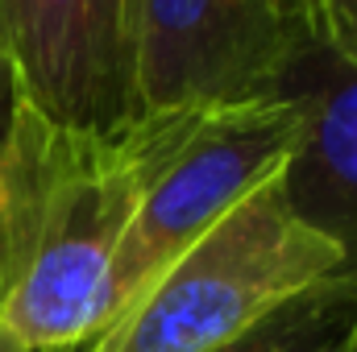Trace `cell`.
Here are the masks:
<instances>
[{
  "instance_id": "cell-1",
  "label": "cell",
  "mask_w": 357,
  "mask_h": 352,
  "mask_svg": "<svg viewBox=\"0 0 357 352\" xmlns=\"http://www.w3.org/2000/svg\"><path fill=\"white\" fill-rule=\"evenodd\" d=\"M142 166V116L67 129L17 104L0 154V328L21 352L84 349L108 328Z\"/></svg>"
},
{
  "instance_id": "cell-2",
  "label": "cell",
  "mask_w": 357,
  "mask_h": 352,
  "mask_svg": "<svg viewBox=\"0 0 357 352\" xmlns=\"http://www.w3.org/2000/svg\"><path fill=\"white\" fill-rule=\"evenodd\" d=\"M341 273V249L295 216L274 175L79 352H216L274 307Z\"/></svg>"
},
{
  "instance_id": "cell-3",
  "label": "cell",
  "mask_w": 357,
  "mask_h": 352,
  "mask_svg": "<svg viewBox=\"0 0 357 352\" xmlns=\"http://www.w3.org/2000/svg\"><path fill=\"white\" fill-rule=\"evenodd\" d=\"M142 120L146 166L112 257V319L241 199L282 175L299 141V108L287 95Z\"/></svg>"
},
{
  "instance_id": "cell-4",
  "label": "cell",
  "mask_w": 357,
  "mask_h": 352,
  "mask_svg": "<svg viewBox=\"0 0 357 352\" xmlns=\"http://www.w3.org/2000/svg\"><path fill=\"white\" fill-rule=\"evenodd\" d=\"M125 112L229 108L278 95L312 42L307 0H125Z\"/></svg>"
},
{
  "instance_id": "cell-5",
  "label": "cell",
  "mask_w": 357,
  "mask_h": 352,
  "mask_svg": "<svg viewBox=\"0 0 357 352\" xmlns=\"http://www.w3.org/2000/svg\"><path fill=\"white\" fill-rule=\"evenodd\" d=\"M125 0H0V42L29 108L67 129H116L125 112Z\"/></svg>"
},
{
  "instance_id": "cell-6",
  "label": "cell",
  "mask_w": 357,
  "mask_h": 352,
  "mask_svg": "<svg viewBox=\"0 0 357 352\" xmlns=\"http://www.w3.org/2000/svg\"><path fill=\"white\" fill-rule=\"evenodd\" d=\"M278 95L299 108V141L278 182L295 216L324 232L357 278V67L312 38Z\"/></svg>"
},
{
  "instance_id": "cell-7",
  "label": "cell",
  "mask_w": 357,
  "mask_h": 352,
  "mask_svg": "<svg viewBox=\"0 0 357 352\" xmlns=\"http://www.w3.org/2000/svg\"><path fill=\"white\" fill-rule=\"evenodd\" d=\"M216 352H357V278H328Z\"/></svg>"
},
{
  "instance_id": "cell-8",
  "label": "cell",
  "mask_w": 357,
  "mask_h": 352,
  "mask_svg": "<svg viewBox=\"0 0 357 352\" xmlns=\"http://www.w3.org/2000/svg\"><path fill=\"white\" fill-rule=\"evenodd\" d=\"M312 38L341 58L345 67H357V0H307Z\"/></svg>"
},
{
  "instance_id": "cell-9",
  "label": "cell",
  "mask_w": 357,
  "mask_h": 352,
  "mask_svg": "<svg viewBox=\"0 0 357 352\" xmlns=\"http://www.w3.org/2000/svg\"><path fill=\"white\" fill-rule=\"evenodd\" d=\"M17 104H21L17 71H13V58H8V50H4V42H0V154H4V141H8V129H13Z\"/></svg>"
},
{
  "instance_id": "cell-10",
  "label": "cell",
  "mask_w": 357,
  "mask_h": 352,
  "mask_svg": "<svg viewBox=\"0 0 357 352\" xmlns=\"http://www.w3.org/2000/svg\"><path fill=\"white\" fill-rule=\"evenodd\" d=\"M0 352H21L13 340H8V332H4V328H0Z\"/></svg>"
}]
</instances>
